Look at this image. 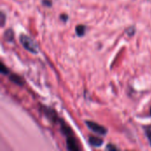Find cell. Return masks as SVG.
Listing matches in <instances>:
<instances>
[{"label": "cell", "mask_w": 151, "mask_h": 151, "mask_svg": "<svg viewBox=\"0 0 151 151\" xmlns=\"http://www.w3.org/2000/svg\"><path fill=\"white\" fill-rule=\"evenodd\" d=\"M19 41L22 44V46L28 51H30L31 53H38L39 50V47L36 43L35 41H34L30 36L27 35H20L19 36Z\"/></svg>", "instance_id": "6da1fadb"}, {"label": "cell", "mask_w": 151, "mask_h": 151, "mask_svg": "<svg viewBox=\"0 0 151 151\" xmlns=\"http://www.w3.org/2000/svg\"><path fill=\"white\" fill-rule=\"evenodd\" d=\"M85 123H86L87 127L92 132H94V133H96V134H97L99 135H105L107 134V129L104 127H103V126H101V125H99V124H97V123H96L94 121L87 120V121H85Z\"/></svg>", "instance_id": "7a4b0ae2"}, {"label": "cell", "mask_w": 151, "mask_h": 151, "mask_svg": "<svg viewBox=\"0 0 151 151\" xmlns=\"http://www.w3.org/2000/svg\"><path fill=\"white\" fill-rule=\"evenodd\" d=\"M41 111H42V113L44 114V116L49 119L50 120L51 122L55 123V122H58L59 119L58 118V115L57 113L50 108H48V107H45V106H42L41 108Z\"/></svg>", "instance_id": "3957f363"}, {"label": "cell", "mask_w": 151, "mask_h": 151, "mask_svg": "<svg viewBox=\"0 0 151 151\" xmlns=\"http://www.w3.org/2000/svg\"><path fill=\"white\" fill-rule=\"evenodd\" d=\"M66 147H67V150L70 151L79 150V146H78L77 141L75 140V138L73 135L66 137Z\"/></svg>", "instance_id": "277c9868"}, {"label": "cell", "mask_w": 151, "mask_h": 151, "mask_svg": "<svg viewBox=\"0 0 151 151\" xmlns=\"http://www.w3.org/2000/svg\"><path fill=\"white\" fill-rule=\"evenodd\" d=\"M88 143L95 147V148H97V147H101L104 143V140L100 137H96V136H89L88 138Z\"/></svg>", "instance_id": "5b68a950"}, {"label": "cell", "mask_w": 151, "mask_h": 151, "mask_svg": "<svg viewBox=\"0 0 151 151\" xmlns=\"http://www.w3.org/2000/svg\"><path fill=\"white\" fill-rule=\"evenodd\" d=\"M9 79H10V81H12V82H13L14 84H16V85H18V86H23V84H24V81H23V79L20 77V76H19V75H17V74H11L10 75V77H9Z\"/></svg>", "instance_id": "8992f818"}, {"label": "cell", "mask_w": 151, "mask_h": 151, "mask_svg": "<svg viewBox=\"0 0 151 151\" xmlns=\"http://www.w3.org/2000/svg\"><path fill=\"white\" fill-rule=\"evenodd\" d=\"M4 37L7 42H13V40H14V33H13V31L12 29H7L4 34Z\"/></svg>", "instance_id": "52a82bcc"}, {"label": "cell", "mask_w": 151, "mask_h": 151, "mask_svg": "<svg viewBox=\"0 0 151 151\" xmlns=\"http://www.w3.org/2000/svg\"><path fill=\"white\" fill-rule=\"evenodd\" d=\"M75 32L79 37H82L86 33V27L84 25H78L75 27Z\"/></svg>", "instance_id": "ba28073f"}, {"label": "cell", "mask_w": 151, "mask_h": 151, "mask_svg": "<svg viewBox=\"0 0 151 151\" xmlns=\"http://www.w3.org/2000/svg\"><path fill=\"white\" fill-rule=\"evenodd\" d=\"M144 131H145V134L150 142V144L151 146V126H146L144 127Z\"/></svg>", "instance_id": "9c48e42d"}, {"label": "cell", "mask_w": 151, "mask_h": 151, "mask_svg": "<svg viewBox=\"0 0 151 151\" xmlns=\"http://www.w3.org/2000/svg\"><path fill=\"white\" fill-rule=\"evenodd\" d=\"M127 34L129 36H133V35L135 34V27H134V26L128 27V28L127 29Z\"/></svg>", "instance_id": "30bf717a"}, {"label": "cell", "mask_w": 151, "mask_h": 151, "mask_svg": "<svg viewBox=\"0 0 151 151\" xmlns=\"http://www.w3.org/2000/svg\"><path fill=\"white\" fill-rule=\"evenodd\" d=\"M0 71H1V73L4 74V75L9 74V70L5 67V65L3 63H1V69H0Z\"/></svg>", "instance_id": "8fae6325"}, {"label": "cell", "mask_w": 151, "mask_h": 151, "mask_svg": "<svg viewBox=\"0 0 151 151\" xmlns=\"http://www.w3.org/2000/svg\"><path fill=\"white\" fill-rule=\"evenodd\" d=\"M106 150H117L118 148H117L115 145H113V144H111V143H109V144L107 145V147H106Z\"/></svg>", "instance_id": "7c38bea8"}, {"label": "cell", "mask_w": 151, "mask_h": 151, "mask_svg": "<svg viewBox=\"0 0 151 151\" xmlns=\"http://www.w3.org/2000/svg\"><path fill=\"white\" fill-rule=\"evenodd\" d=\"M42 4L44 6H47V7H50V6L52 5L51 0H42Z\"/></svg>", "instance_id": "4fadbf2b"}, {"label": "cell", "mask_w": 151, "mask_h": 151, "mask_svg": "<svg viewBox=\"0 0 151 151\" xmlns=\"http://www.w3.org/2000/svg\"><path fill=\"white\" fill-rule=\"evenodd\" d=\"M4 23H5V15L4 13V12H1V26L4 27Z\"/></svg>", "instance_id": "5bb4252c"}, {"label": "cell", "mask_w": 151, "mask_h": 151, "mask_svg": "<svg viewBox=\"0 0 151 151\" xmlns=\"http://www.w3.org/2000/svg\"><path fill=\"white\" fill-rule=\"evenodd\" d=\"M60 19L63 20L64 22H65V21L68 19V16H67L66 14H61V15H60Z\"/></svg>", "instance_id": "9a60e30c"}, {"label": "cell", "mask_w": 151, "mask_h": 151, "mask_svg": "<svg viewBox=\"0 0 151 151\" xmlns=\"http://www.w3.org/2000/svg\"><path fill=\"white\" fill-rule=\"evenodd\" d=\"M150 116H151V109H150Z\"/></svg>", "instance_id": "2e32d148"}]
</instances>
